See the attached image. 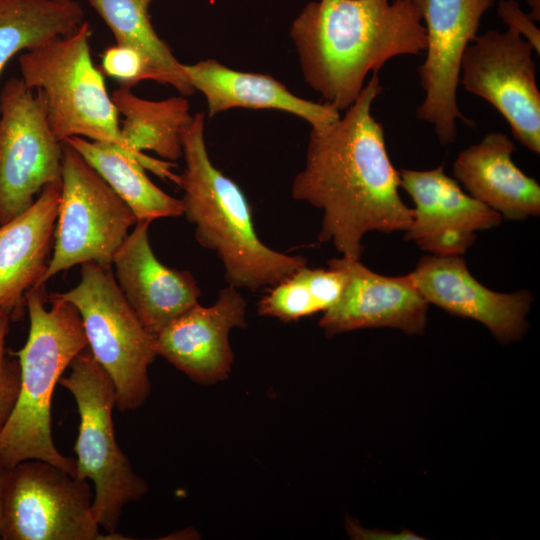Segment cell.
<instances>
[{"label":"cell","instance_id":"cell-4","mask_svg":"<svg viewBox=\"0 0 540 540\" xmlns=\"http://www.w3.org/2000/svg\"><path fill=\"white\" fill-rule=\"evenodd\" d=\"M29 315L25 345L15 353L20 386L13 410L0 432V464L10 469L26 460L48 462L75 477L76 461L63 456L52 437L55 386L73 359L88 347L77 309L34 286L24 297Z\"/></svg>","mask_w":540,"mask_h":540},{"label":"cell","instance_id":"cell-27","mask_svg":"<svg viewBox=\"0 0 540 540\" xmlns=\"http://www.w3.org/2000/svg\"><path fill=\"white\" fill-rule=\"evenodd\" d=\"M13 313L10 308L0 309V432L13 410L20 386L18 359L6 354V337Z\"/></svg>","mask_w":540,"mask_h":540},{"label":"cell","instance_id":"cell-20","mask_svg":"<svg viewBox=\"0 0 540 540\" xmlns=\"http://www.w3.org/2000/svg\"><path fill=\"white\" fill-rule=\"evenodd\" d=\"M183 68L194 90L204 95L209 117L233 108L271 109L296 115L316 127L341 115L329 104L296 96L271 75L234 70L215 59L183 64Z\"/></svg>","mask_w":540,"mask_h":540},{"label":"cell","instance_id":"cell-18","mask_svg":"<svg viewBox=\"0 0 540 540\" xmlns=\"http://www.w3.org/2000/svg\"><path fill=\"white\" fill-rule=\"evenodd\" d=\"M61 181L45 186L33 204L0 225V309L14 312L44 275L54 245Z\"/></svg>","mask_w":540,"mask_h":540},{"label":"cell","instance_id":"cell-6","mask_svg":"<svg viewBox=\"0 0 540 540\" xmlns=\"http://www.w3.org/2000/svg\"><path fill=\"white\" fill-rule=\"evenodd\" d=\"M70 373L59 380L73 396L80 417L75 442V477L90 480L95 493L92 512L99 527L117 534L123 508L148 491L119 447L112 413L116 407L112 380L87 347L71 362Z\"/></svg>","mask_w":540,"mask_h":540},{"label":"cell","instance_id":"cell-21","mask_svg":"<svg viewBox=\"0 0 540 540\" xmlns=\"http://www.w3.org/2000/svg\"><path fill=\"white\" fill-rule=\"evenodd\" d=\"M111 98L119 116L124 117L120 131L132 150L152 151L169 162L183 156V133L193 118L185 97L151 101L136 96L131 88L120 86Z\"/></svg>","mask_w":540,"mask_h":540},{"label":"cell","instance_id":"cell-26","mask_svg":"<svg viewBox=\"0 0 540 540\" xmlns=\"http://www.w3.org/2000/svg\"><path fill=\"white\" fill-rule=\"evenodd\" d=\"M102 73L115 79L120 86L132 88L140 81L151 80L144 57L136 50L122 45L106 48L101 55Z\"/></svg>","mask_w":540,"mask_h":540},{"label":"cell","instance_id":"cell-23","mask_svg":"<svg viewBox=\"0 0 540 540\" xmlns=\"http://www.w3.org/2000/svg\"><path fill=\"white\" fill-rule=\"evenodd\" d=\"M154 0H88L111 30L118 45L130 47L146 60L151 80L174 87L182 95L194 88L169 46L156 33L149 8Z\"/></svg>","mask_w":540,"mask_h":540},{"label":"cell","instance_id":"cell-3","mask_svg":"<svg viewBox=\"0 0 540 540\" xmlns=\"http://www.w3.org/2000/svg\"><path fill=\"white\" fill-rule=\"evenodd\" d=\"M204 128L205 116L198 112L183 133L185 168L177 184L183 191V215L195 226L197 242L222 262L228 285L251 291L272 286L307 261L261 241L242 189L212 163Z\"/></svg>","mask_w":540,"mask_h":540},{"label":"cell","instance_id":"cell-24","mask_svg":"<svg viewBox=\"0 0 540 540\" xmlns=\"http://www.w3.org/2000/svg\"><path fill=\"white\" fill-rule=\"evenodd\" d=\"M84 15L76 0H0V76L15 54L73 34Z\"/></svg>","mask_w":540,"mask_h":540},{"label":"cell","instance_id":"cell-9","mask_svg":"<svg viewBox=\"0 0 540 540\" xmlns=\"http://www.w3.org/2000/svg\"><path fill=\"white\" fill-rule=\"evenodd\" d=\"M87 480L42 461L7 469L0 538L4 540L126 539L101 534Z\"/></svg>","mask_w":540,"mask_h":540},{"label":"cell","instance_id":"cell-30","mask_svg":"<svg viewBox=\"0 0 540 540\" xmlns=\"http://www.w3.org/2000/svg\"><path fill=\"white\" fill-rule=\"evenodd\" d=\"M7 469L0 464V526L2 520V505H3V492Z\"/></svg>","mask_w":540,"mask_h":540},{"label":"cell","instance_id":"cell-28","mask_svg":"<svg viewBox=\"0 0 540 540\" xmlns=\"http://www.w3.org/2000/svg\"><path fill=\"white\" fill-rule=\"evenodd\" d=\"M498 15L508 26V29L518 33L530 43L534 51L540 52V31L533 20L526 15L514 0H501L498 5Z\"/></svg>","mask_w":540,"mask_h":540},{"label":"cell","instance_id":"cell-13","mask_svg":"<svg viewBox=\"0 0 540 540\" xmlns=\"http://www.w3.org/2000/svg\"><path fill=\"white\" fill-rule=\"evenodd\" d=\"M400 188L414 202L413 219L405 239L437 256H461L475 242L476 232L497 226L501 215L465 193L444 172L402 169Z\"/></svg>","mask_w":540,"mask_h":540},{"label":"cell","instance_id":"cell-12","mask_svg":"<svg viewBox=\"0 0 540 540\" xmlns=\"http://www.w3.org/2000/svg\"><path fill=\"white\" fill-rule=\"evenodd\" d=\"M411 1L420 11L427 37L426 58L418 68L425 95L416 116L432 125L440 144L446 146L456 140L457 120L473 125L457 104L461 61L495 0Z\"/></svg>","mask_w":540,"mask_h":540},{"label":"cell","instance_id":"cell-14","mask_svg":"<svg viewBox=\"0 0 540 540\" xmlns=\"http://www.w3.org/2000/svg\"><path fill=\"white\" fill-rule=\"evenodd\" d=\"M328 266L345 272L338 301L323 312L319 326L327 337L364 328L390 327L423 334L429 303L409 275L391 277L373 272L360 259L332 258Z\"/></svg>","mask_w":540,"mask_h":540},{"label":"cell","instance_id":"cell-5","mask_svg":"<svg viewBox=\"0 0 540 540\" xmlns=\"http://www.w3.org/2000/svg\"><path fill=\"white\" fill-rule=\"evenodd\" d=\"M91 35V26L84 21L73 34L24 51L18 59L21 79L43 93L49 126L60 142L82 137L111 144L177 185L174 162L136 152L123 139L118 111L91 57Z\"/></svg>","mask_w":540,"mask_h":540},{"label":"cell","instance_id":"cell-8","mask_svg":"<svg viewBox=\"0 0 540 540\" xmlns=\"http://www.w3.org/2000/svg\"><path fill=\"white\" fill-rule=\"evenodd\" d=\"M61 197L53 252L39 285L75 265L112 267L137 219L127 204L70 145L62 142Z\"/></svg>","mask_w":540,"mask_h":540},{"label":"cell","instance_id":"cell-10","mask_svg":"<svg viewBox=\"0 0 540 540\" xmlns=\"http://www.w3.org/2000/svg\"><path fill=\"white\" fill-rule=\"evenodd\" d=\"M62 151L43 93L21 78L8 79L0 91V225L30 207L45 186L61 181Z\"/></svg>","mask_w":540,"mask_h":540},{"label":"cell","instance_id":"cell-32","mask_svg":"<svg viewBox=\"0 0 540 540\" xmlns=\"http://www.w3.org/2000/svg\"><path fill=\"white\" fill-rule=\"evenodd\" d=\"M58 1H69V0H58Z\"/></svg>","mask_w":540,"mask_h":540},{"label":"cell","instance_id":"cell-11","mask_svg":"<svg viewBox=\"0 0 540 540\" xmlns=\"http://www.w3.org/2000/svg\"><path fill=\"white\" fill-rule=\"evenodd\" d=\"M534 49L518 33L490 30L465 49L459 83L490 103L508 122L514 138L540 153V91Z\"/></svg>","mask_w":540,"mask_h":540},{"label":"cell","instance_id":"cell-17","mask_svg":"<svg viewBox=\"0 0 540 540\" xmlns=\"http://www.w3.org/2000/svg\"><path fill=\"white\" fill-rule=\"evenodd\" d=\"M151 221H137L114 254L115 279L144 328L154 337L198 303L201 291L192 273L164 265L149 241Z\"/></svg>","mask_w":540,"mask_h":540},{"label":"cell","instance_id":"cell-22","mask_svg":"<svg viewBox=\"0 0 540 540\" xmlns=\"http://www.w3.org/2000/svg\"><path fill=\"white\" fill-rule=\"evenodd\" d=\"M74 148L127 204L137 221L183 215L181 199L170 196L147 176L145 168L117 147L82 137L64 140Z\"/></svg>","mask_w":540,"mask_h":540},{"label":"cell","instance_id":"cell-16","mask_svg":"<svg viewBox=\"0 0 540 540\" xmlns=\"http://www.w3.org/2000/svg\"><path fill=\"white\" fill-rule=\"evenodd\" d=\"M408 275L429 304L482 323L501 342L517 340L527 329L532 295L526 290L499 293L487 288L461 256L425 255Z\"/></svg>","mask_w":540,"mask_h":540},{"label":"cell","instance_id":"cell-7","mask_svg":"<svg viewBox=\"0 0 540 540\" xmlns=\"http://www.w3.org/2000/svg\"><path fill=\"white\" fill-rule=\"evenodd\" d=\"M80 266L75 287L49 296L77 309L88 348L113 382L116 408L122 412L137 409L150 393L148 368L157 356L155 337L124 297L112 267L96 262Z\"/></svg>","mask_w":540,"mask_h":540},{"label":"cell","instance_id":"cell-25","mask_svg":"<svg viewBox=\"0 0 540 540\" xmlns=\"http://www.w3.org/2000/svg\"><path fill=\"white\" fill-rule=\"evenodd\" d=\"M346 281L338 268L305 265L271 286L258 302V314L290 322L325 312L338 301Z\"/></svg>","mask_w":540,"mask_h":540},{"label":"cell","instance_id":"cell-15","mask_svg":"<svg viewBox=\"0 0 540 540\" xmlns=\"http://www.w3.org/2000/svg\"><path fill=\"white\" fill-rule=\"evenodd\" d=\"M246 308L238 289L228 285L211 306L198 302L168 323L155 336L157 356L196 383L209 385L226 379L234 361L229 334L247 326Z\"/></svg>","mask_w":540,"mask_h":540},{"label":"cell","instance_id":"cell-19","mask_svg":"<svg viewBox=\"0 0 540 540\" xmlns=\"http://www.w3.org/2000/svg\"><path fill=\"white\" fill-rule=\"evenodd\" d=\"M516 150L504 133L491 132L462 150L453 174L468 194L509 220L522 221L540 214V186L513 162Z\"/></svg>","mask_w":540,"mask_h":540},{"label":"cell","instance_id":"cell-1","mask_svg":"<svg viewBox=\"0 0 540 540\" xmlns=\"http://www.w3.org/2000/svg\"><path fill=\"white\" fill-rule=\"evenodd\" d=\"M382 91L378 72H372L343 116L311 127L305 166L291 188L295 200L323 211L318 240L355 259H361L365 234L405 232L413 219L399 195V171L383 127L371 113Z\"/></svg>","mask_w":540,"mask_h":540},{"label":"cell","instance_id":"cell-2","mask_svg":"<svg viewBox=\"0 0 540 540\" xmlns=\"http://www.w3.org/2000/svg\"><path fill=\"white\" fill-rule=\"evenodd\" d=\"M290 36L303 77L323 102L346 110L367 75L390 59L419 55L426 30L411 0H318L293 20Z\"/></svg>","mask_w":540,"mask_h":540},{"label":"cell","instance_id":"cell-29","mask_svg":"<svg viewBox=\"0 0 540 540\" xmlns=\"http://www.w3.org/2000/svg\"><path fill=\"white\" fill-rule=\"evenodd\" d=\"M346 528L349 535L354 539H392V540H415L422 539L409 530L400 533H392L381 530H368L360 526L356 521L347 519Z\"/></svg>","mask_w":540,"mask_h":540},{"label":"cell","instance_id":"cell-31","mask_svg":"<svg viewBox=\"0 0 540 540\" xmlns=\"http://www.w3.org/2000/svg\"><path fill=\"white\" fill-rule=\"evenodd\" d=\"M528 4L531 6L532 13L529 15V17L532 20L539 21L540 18V12H539V0H527Z\"/></svg>","mask_w":540,"mask_h":540}]
</instances>
